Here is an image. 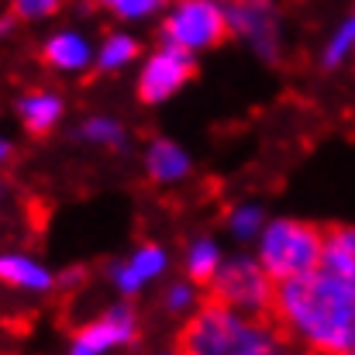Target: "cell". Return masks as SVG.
<instances>
[{
    "mask_svg": "<svg viewBox=\"0 0 355 355\" xmlns=\"http://www.w3.org/2000/svg\"><path fill=\"white\" fill-rule=\"evenodd\" d=\"M269 321L293 345L318 355H349L355 349V286L328 269L279 279Z\"/></svg>",
    "mask_w": 355,
    "mask_h": 355,
    "instance_id": "cell-1",
    "label": "cell"
},
{
    "mask_svg": "<svg viewBox=\"0 0 355 355\" xmlns=\"http://www.w3.org/2000/svg\"><path fill=\"white\" fill-rule=\"evenodd\" d=\"M180 355H286L293 345L269 318H252L221 304H204L176 335Z\"/></svg>",
    "mask_w": 355,
    "mask_h": 355,
    "instance_id": "cell-2",
    "label": "cell"
},
{
    "mask_svg": "<svg viewBox=\"0 0 355 355\" xmlns=\"http://www.w3.org/2000/svg\"><path fill=\"white\" fill-rule=\"evenodd\" d=\"M321 252H324V228L321 225L283 218V221H272L266 228L259 262L279 283V279H293V276H304L311 269H321Z\"/></svg>",
    "mask_w": 355,
    "mask_h": 355,
    "instance_id": "cell-3",
    "label": "cell"
},
{
    "mask_svg": "<svg viewBox=\"0 0 355 355\" xmlns=\"http://www.w3.org/2000/svg\"><path fill=\"white\" fill-rule=\"evenodd\" d=\"M276 279L255 259H235L218 266L214 279L204 286V304H221L252 318H269Z\"/></svg>",
    "mask_w": 355,
    "mask_h": 355,
    "instance_id": "cell-4",
    "label": "cell"
},
{
    "mask_svg": "<svg viewBox=\"0 0 355 355\" xmlns=\"http://www.w3.org/2000/svg\"><path fill=\"white\" fill-rule=\"evenodd\" d=\"M228 14L218 0H180L162 24V38L180 49H214L228 38Z\"/></svg>",
    "mask_w": 355,
    "mask_h": 355,
    "instance_id": "cell-5",
    "label": "cell"
},
{
    "mask_svg": "<svg viewBox=\"0 0 355 355\" xmlns=\"http://www.w3.org/2000/svg\"><path fill=\"white\" fill-rule=\"evenodd\" d=\"M193 73H197L193 52L166 42V49L155 52V55L145 62V69H141V76H138V97H141L145 104H159V101L173 97Z\"/></svg>",
    "mask_w": 355,
    "mask_h": 355,
    "instance_id": "cell-6",
    "label": "cell"
},
{
    "mask_svg": "<svg viewBox=\"0 0 355 355\" xmlns=\"http://www.w3.org/2000/svg\"><path fill=\"white\" fill-rule=\"evenodd\" d=\"M135 338H138L135 314L128 307H114L101 321H94V324H87V328L76 331L69 355H101V352H107V349H114V345L135 342Z\"/></svg>",
    "mask_w": 355,
    "mask_h": 355,
    "instance_id": "cell-7",
    "label": "cell"
},
{
    "mask_svg": "<svg viewBox=\"0 0 355 355\" xmlns=\"http://www.w3.org/2000/svg\"><path fill=\"white\" fill-rule=\"evenodd\" d=\"M321 269L355 286V225H328L324 228V252Z\"/></svg>",
    "mask_w": 355,
    "mask_h": 355,
    "instance_id": "cell-8",
    "label": "cell"
},
{
    "mask_svg": "<svg viewBox=\"0 0 355 355\" xmlns=\"http://www.w3.org/2000/svg\"><path fill=\"white\" fill-rule=\"evenodd\" d=\"M17 114H21V124L28 128V135L42 138L52 131V124L62 114V101L55 94H45V90H35V94H24L17 101Z\"/></svg>",
    "mask_w": 355,
    "mask_h": 355,
    "instance_id": "cell-9",
    "label": "cell"
},
{
    "mask_svg": "<svg viewBox=\"0 0 355 355\" xmlns=\"http://www.w3.org/2000/svg\"><path fill=\"white\" fill-rule=\"evenodd\" d=\"M42 59L55 69H83L90 62V45L76 31H66V35H55V38L45 42Z\"/></svg>",
    "mask_w": 355,
    "mask_h": 355,
    "instance_id": "cell-10",
    "label": "cell"
},
{
    "mask_svg": "<svg viewBox=\"0 0 355 355\" xmlns=\"http://www.w3.org/2000/svg\"><path fill=\"white\" fill-rule=\"evenodd\" d=\"M162 269H166V255H162V248H159V245H145V248H138V252H135V259H131L124 269H118L121 290L135 293L145 279L159 276Z\"/></svg>",
    "mask_w": 355,
    "mask_h": 355,
    "instance_id": "cell-11",
    "label": "cell"
},
{
    "mask_svg": "<svg viewBox=\"0 0 355 355\" xmlns=\"http://www.w3.org/2000/svg\"><path fill=\"white\" fill-rule=\"evenodd\" d=\"M187 155L173 145V141H155L148 148V176L159 180V183H173L187 173Z\"/></svg>",
    "mask_w": 355,
    "mask_h": 355,
    "instance_id": "cell-12",
    "label": "cell"
},
{
    "mask_svg": "<svg viewBox=\"0 0 355 355\" xmlns=\"http://www.w3.org/2000/svg\"><path fill=\"white\" fill-rule=\"evenodd\" d=\"M0 279L10 283V286H24V290H45V286H52L49 272L42 266H35L31 259H24V255L0 259Z\"/></svg>",
    "mask_w": 355,
    "mask_h": 355,
    "instance_id": "cell-13",
    "label": "cell"
},
{
    "mask_svg": "<svg viewBox=\"0 0 355 355\" xmlns=\"http://www.w3.org/2000/svg\"><path fill=\"white\" fill-rule=\"evenodd\" d=\"M218 266H221L218 248H214L211 241H197V245L190 248V259H187V276H190L197 286H207V283L214 279Z\"/></svg>",
    "mask_w": 355,
    "mask_h": 355,
    "instance_id": "cell-14",
    "label": "cell"
},
{
    "mask_svg": "<svg viewBox=\"0 0 355 355\" xmlns=\"http://www.w3.org/2000/svg\"><path fill=\"white\" fill-rule=\"evenodd\" d=\"M138 55V42L128 35H107L104 49H101V69H121Z\"/></svg>",
    "mask_w": 355,
    "mask_h": 355,
    "instance_id": "cell-15",
    "label": "cell"
},
{
    "mask_svg": "<svg viewBox=\"0 0 355 355\" xmlns=\"http://www.w3.org/2000/svg\"><path fill=\"white\" fill-rule=\"evenodd\" d=\"M83 135H87V138H94V141H104V145H121V141H124L121 124H114V121H104V118L87 121Z\"/></svg>",
    "mask_w": 355,
    "mask_h": 355,
    "instance_id": "cell-16",
    "label": "cell"
},
{
    "mask_svg": "<svg viewBox=\"0 0 355 355\" xmlns=\"http://www.w3.org/2000/svg\"><path fill=\"white\" fill-rule=\"evenodd\" d=\"M59 7H62V0H14V14H17V17H28V21L49 17V14H55Z\"/></svg>",
    "mask_w": 355,
    "mask_h": 355,
    "instance_id": "cell-17",
    "label": "cell"
},
{
    "mask_svg": "<svg viewBox=\"0 0 355 355\" xmlns=\"http://www.w3.org/2000/svg\"><path fill=\"white\" fill-rule=\"evenodd\" d=\"M235 232L241 238L255 235V232H262V214L255 211V207H248V211H238L235 214Z\"/></svg>",
    "mask_w": 355,
    "mask_h": 355,
    "instance_id": "cell-18",
    "label": "cell"
},
{
    "mask_svg": "<svg viewBox=\"0 0 355 355\" xmlns=\"http://www.w3.org/2000/svg\"><path fill=\"white\" fill-rule=\"evenodd\" d=\"M190 300H193V290L190 286H173L166 293V311H183Z\"/></svg>",
    "mask_w": 355,
    "mask_h": 355,
    "instance_id": "cell-19",
    "label": "cell"
},
{
    "mask_svg": "<svg viewBox=\"0 0 355 355\" xmlns=\"http://www.w3.org/2000/svg\"><path fill=\"white\" fill-rule=\"evenodd\" d=\"M345 24H349V31H352V62H355V10H352V17H349Z\"/></svg>",
    "mask_w": 355,
    "mask_h": 355,
    "instance_id": "cell-20",
    "label": "cell"
},
{
    "mask_svg": "<svg viewBox=\"0 0 355 355\" xmlns=\"http://www.w3.org/2000/svg\"><path fill=\"white\" fill-rule=\"evenodd\" d=\"M97 3H104V7H111V10H118L121 3H124V0H97Z\"/></svg>",
    "mask_w": 355,
    "mask_h": 355,
    "instance_id": "cell-21",
    "label": "cell"
},
{
    "mask_svg": "<svg viewBox=\"0 0 355 355\" xmlns=\"http://www.w3.org/2000/svg\"><path fill=\"white\" fill-rule=\"evenodd\" d=\"M7 155H10V145H7V141H0V162H3Z\"/></svg>",
    "mask_w": 355,
    "mask_h": 355,
    "instance_id": "cell-22",
    "label": "cell"
},
{
    "mask_svg": "<svg viewBox=\"0 0 355 355\" xmlns=\"http://www.w3.org/2000/svg\"><path fill=\"white\" fill-rule=\"evenodd\" d=\"M286 355H318V352H307V349H290Z\"/></svg>",
    "mask_w": 355,
    "mask_h": 355,
    "instance_id": "cell-23",
    "label": "cell"
},
{
    "mask_svg": "<svg viewBox=\"0 0 355 355\" xmlns=\"http://www.w3.org/2000/svg\"><path fill=\"white\" fill-rule=\"evenodd\" d=\"M166 355H180V352H176V349H173V352H166Z\"/></svg>",
    "mask_w": 355,
    "mask_h": 355,
    "instance_id": "cell-24",
    "label": "cell"
},
{
    "mask_svg": "<svg viewBox=\"0 0 355 355\" xmlns=\"http://www.w3.org/2000/svg\"><path fill=\"white\" fill-rule=\"evenodd\" d=\"M349 355H355V349H352V352H349Z\"/></svg>",
    "mask_w": 355,
    "mask_h": 355,
    "instance_id": "cell-25",
    "label": "cell"
}]
</instances>
